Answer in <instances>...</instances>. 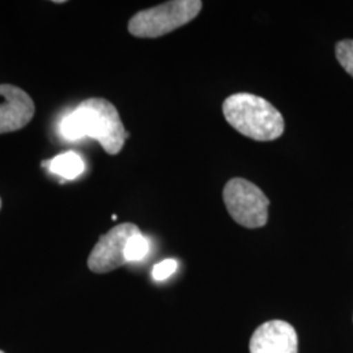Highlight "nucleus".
<instances>
[{
  "instance_id": "nucleus-8",
  "label": "nucleus",
  "mask_w": 353,
  "mask_h": 353,
  "mask_svg": "<svg viewBox=\"0 0 353 353\" xmlns=\"http://www.w3.org/2000/svg\"><path fill=\"white\" fill-rule=\"evenodd\" d=\"M49 169L64 179H75L84 172V161L76 152H65L49 161Z\"/></svg>"
},
{
  "instance_id": "nucleus-10",
  "label": "nucleus",
  "mask_w": 353,
  "mask_h": 353,
  "mask_svg": "<svg viewBox=\"0 0 353 353\" xmlns=\"http://www.w3.org/2000/svg\"><path fill=\"white\" fill-rule=\"evenodd\" d=\"M335 54L344 71L353 77V39H343L338 42Z\"/></svg>"
},
{
  "instance_id": "nucleus-13",
  "label": "nucleus",
  "mask_w": 353,
  "mask_h": 353,
  "mask_svg": "<svg viewBox=\"0 0 353 353\" xmlns=\"http://www.w3.org/2000/svg\"><path fill=\"white\" fill-rule=\"evenodd\" d=\"M0 353H4V352H3V351H0Z\"/></svg>"
},
{
  "instance_id": "nucleus-12",
  "label": "nucleus",
  "mask_w": 353,
  "mask_h": 353,
  "mask_svg": "<svg viewBox=\"0 0 353 353\" xmlns=\"http://www.w3.org/2000/svg\"><path fill=\"white\" fill-rule=\"evenodd\" d=\"M0 210H1V199H0Z\"/></svg>"
},
{
  "instance_id": "nucleus-4",
  "label": "nucleus",
  "mask_w": 353,
  "mask_h": 353,
  "mask_svg": "<svg viewBox=\"0 0 353 353\" xmlns=\"http://www.w3.org/2000/svg\"><path fill=\"white\" fill-rule=\"evenodd\" d=\"M223 198L228 212L237 224L249 229L267 224L270 201L265 192L250 181L243 178L228 181Z\"/></svg>"
},
{
  "instance_id": "nucleus-2",
  "label": "nucleus",
  "mask_w": 353,
  "mask_h": 353,
  "mask_svg": "<svg viewBox=\"0 0 353 353\" xmlns=\"http://www.w3.org/2000/svg\"><path fill=\"white\" fill-rule=\"evenodd\" d=\"M228 123L240 134L258 140L270 141L284 132V118L270 102L252 93H236L223 103Z\"/></svg>"
},
{
  "instance_id": "nucleus-3",
  "label": "nucleus",
  "mask_w": 353,
  "mask_h": 353,
  "mask_svg": "<svg viewBox=\"0 0 353 353\" xmlns=\"http://www.w3.org/2000/svg\"><path fill=\"white\" fill-rule=\"evenodd\" d=\"M199 0H173L135 13L128 21V32L138 38L165 36L194 20L202 10Z\"/></svg>"
},
{
  "instance_id": "nucleus-7",
  "label": "nucleus",
  "mask_w": 353,
  "mask_h": 353,
  "mask_svg": "<svg viewBox=\"0 0 353 353\" xmlns=\"http://www.w3.org/2000/svg\"><path fill=\"white\" fill-rule=\"evenodd\" d=\"M299 338L294 327L284 321L261 325L250 339V353H297Z\"/></svg>"
},
{
  "instance_id": "nucleus-9",
  "label": "nucleus",
  "mask_w": 353,
  "mask_h": 353,
  "mask_svg": "<svg viewBox=\"0 0 353 353\" xmlns=\"http://www.w3.org/2000/svg\"><path fill=\"white\" fill-rule=\"evenodd\" d=\"M150 252V241L147 240L141 232L132 236L126 248V261L128 262H138L141 261Z\"/></svg>"
},
{
  "instance_id": "nucleus-11",
  "label": "nucleus",
  "mask_w": 353,
  "mask_h": 353,
  "mask_svg": "<svg viewBox=\"0 0 353 353\" xmlns=\"http://www.w3.org/2000/svg\"><path fill=\"white\" fill-rule=\"evenodd\" d=\"M176 267H178V262L174 259H165L153 267L152 276L154 280H165L176 272Z\"/></svg>"
},
{
  "instance_id": "nucleus-1",
  "label": "nucleus",
  "mask_w": 353,
  "mask_h": 353,
  "mask_svg": "<svg viewBox=\"0 0 353 353\" xmlns=\"http://www.w3.org/2000/svg\"><path fill=\"white\" fill-rule=\"evenodd\" d=\"M61 134L65 140L85 137L97 140L109 154H118L128 138L117 108L105 99L81 102L72 113L64 117Z\"/></svg>"
},
{
  "instance_id": "nucleus-5",
  "label": "nucleus",
  "mask_w": 353,
  "mask_h": 353,
  "mask_svg": "<svg viewBox=\"0 0 353 353\" xmlns=\"http://www.w3.org/2000/svg\"><path fill=\"white\" fill-rule=\"evenodd\" d=\"M138 233L140 229L135 224L125 223L101 236L89 255V270L96 274H106L126 265L127 243Z\"/></svg>"
},
{
  "instance_id": "nucleus-6",
  "label": "nucleus",
  "mask_w": 353,
  "mask_h": 353,
  "mask_svg": "<svg viewBox=\"0 0 353 353\" xmlns=\"http://www.w3.org/2000/svg\"><path fill=\"white\" fill-rule=\"evenodd\" d=\"M34 112V102L26 90L11 84H0V134L24 128Z\"/></svg>"
}]
</instances>
